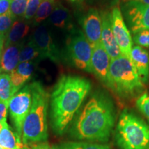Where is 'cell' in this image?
<instances>
[{
    "label": "cell",
    "mask_w": 149,
    "mask_h": 149,
    "mask_svg": "<svg viewBox=\"0 0 149 149\" xmlns=\"http://www.w3.org/2000/svg\"><path fill=\"white\" fill-rule=\"evenodd\" d=\"M116 120V111L109 95L97 92L91 96L74 120L70 135L79 140L106 142Z\"/></svg>",
    "instance_id": "6da1fadb"
},
{
    "label": "cell",
    "mask_w": 149,
    "mask_h": 149,
    "mask_svg": "<svg viewBox=\"0 0 149 149\" xmlns=\"http://www.w3.org/2000/svg\"><path fill=\"white\" fill-rule=\"evenodd\" d=\"M91 89L86 78L74 74L61 76L51 95V120L54 133L63 135Z\"/></svg>",
    "instance_id": "7a4b0ae2"
},
{
    "label": "cell",
    "mask_w": 149,
    "mask_h": 149,
    "mask_svg": "<svg viewBox=\"0 0 149 149\" xmlns=\"http://www.w3.org/2000/svg\"><path fill=\"white\" fill-rule=\"evenodd\" d=\"M32 103L22 128L23 144L46 141L48 138L47 114L49 95L42 83L31 84Z\"/></svg>",
    "instance_id": "3957f363"
},
{
    "label": "cell",
    "mask_w": 149,
    "mask_h": 149,
    "mask_svg": "<svg viewBox=\"0 0 149 149\" xmlns=\"http://www.w3.org/2000/svg\"><path fill=\"white\" fill-rule=\"evenodd\" d=\"M108 88L120 98L130 100L142 94L144 84L138 77L132 61L122 55L111 59Z\"/></svg>",
    "instance_id": "277c9868"
},
{
    "label": "cell",
    "mask_w": 149,
    "mask_h": 149,
    "mask_svg": "<svg viewBox=\"0 0 149 149\" xmlns=\"http://www.w3.org/2000/svg\"><path fill=\"white\" fill-rule=\"evenodd\" d=\"M115 141L120 149H147L149 126L133 113L124 109L117 124Z\"/></svg>",
    "instance_id": "5b68a950"
},
{
    "label": "cell",
    "mask_w": 149,
    "mask_h": 149,
    "mask_svg": "<svg viewBox=\"0 0 149 149\" xmlns=\"http://www.w3.org/2000/svg\"><path fill=\"white\" fill-rule=\"evenodd\" d=\"M93 47L83 31L75 29L68 32L65 46V59L72 66L92 73L91 56Z\"/></svg>",
    "instance_id": "8992f818"
},
{
    "label": "cell",
    "mask_w": 149,
    "mask_h": 149,
    "mask_svg": "<svg viewBox=\"0 0 149 149\" xmlns=\"http://www.w3.org/2000/svg\"><path fill=\"white\" fill-rule=\"evenodd\" d=\"M32 103L31 85H26L17 92L8 104L11 121L17 136L22 139V128Z\"/></svg>",
    "instance_id": "52a82bcc"
},
{
    "label": "cell",
    "mask_w": 149,
    "mask_h": 149,
    "mask_svg": "<svg viewBox=\"0 0 149 149\" xmlns=\"http://www.w3.org/2000/svg\"><path fill=\"white\" fill-rule=\"evenodd\" d=\"M121 8L124 21L132 34L149 30V5L130 0L124 1Z\"/></svg>",
    "instance_id": "ba28073f"
},
{
    "label": "cell",
    "mask_w": 149,
    "mask_h": 149,
    "mask_svg": "<svg viewBox=\"0 0 149 149\" xmlns=\"http://www.w3.org/2000/svg\"><path fill=\"white\" fill-rule=\"evenodd\" d=\"M111 13L112 30L117 45L122 55L130 60V53L133 42L130 31L123 17L122 11L118 6H115L112 8Z\"/></svg>",
    "instance_id": "9c48e42d"
},
{
    "label": "cell",
    "mask_w": 149,
    "mask_h": 149,
    "mask_svg": "<svg viewBox=\"0 0 149 149\" xmlns=\"http://www.w3.org/2000/svg\"><path fill=\"white\" fill-rule=\"evenodd\" d=\"M40 53L41 59H49L53 62L60 61L61 53L54 42L51 33L45 24L38 25L31 37Z\"/></svg>",
    "instance_id": "30bf717a"
},
{
    "label": "cell",
    "mask_w": 149,
    "mask_h": 149,
    "mask_svg": "<svg viewBox=\"0 0 149 149\" xmlns=\"http://www.w3.org/2000/svg\"><path fill=\"white\" fill-rule=\"evenodd\" d=\"M111 59L102 46L101 42L93 46L91 56V69L101 82L108 88L109 82V69Z\"/></svg>",
    "instance_id": "8fae6325"
},
{
    "label": "cell",
    "mask_w": 149,
    "mask_h": 149,
    "mask_svg": "<svg viewBox=\"0 0 149 149\" xmlns=\"http://www.w3.org/2000/svg\"><path fill=\"white\" fill-rule=\"evenodd\" d=\"M83 33L91 45L94 46L101 42L102 17L97 8L88 9L79 20Z\"/></svg>",
    "instance_id": "7c38bea8"
},
{
    "label": "cell",
    "mask_w": 149,
    "mask_h": 149,
    "mask_svg": "<svg viewBox=\"0 0 149 149\" xmlns=\"http://www.w3.org/2000/svg\"><path fill=\"white\" fill-rule=\"evenodd\" d=\"M102 34L101 43L109 54L111 59H114L122 55L121 51L115 40L112 30L111 13L105 10L101 13Z\"/></svg>",
    "instance_id": "4fadbf2b"
},
{
    "label": "cell",
    "mask_w": 149,
    "mask_h": 149,
    "mask_svg": "<svg viewBox=\"0 0 149 149\" xmlns=\"http://www.w3.org/2000/svg\"><path fill=\"white\" fill-rule=\"evenodd\" d=\"M130 60L135 66L138 77L144 84L149 81V53L141 46H133L130 53Z\"/></svg>",
    "instance_id": "5bb4252c"
},
{
    "label": "cell",
    "mask_w": 149,
    "mask_h": 149,
    "mask_svg": "<svg viewBox=\"0 0 149 149\" xmlns=\"http://www.w3.org/2000/svg\"><path fill=\"white\" fill-rule=\"evenodd\" d=\"M24 42L5 47L0 57V73L13 71L19 64V54Z\"/></svg>",
    "instance_id": "9a60e30c"
},
{
    "label": "cell",
    "mask_w": 149,
    "mask_h": 149,
    "mask_svg": "<svg viewBox=\"0 0 149 149\" xmlns=\"http://www.w3.org/2000/svg\"><path fill=\"white\" fill-rule=\"evenodd\" d=\"M49 21L54 26L68 32L74 29L70 10L58 0L55 1Z\"/></svg>",
    "instance_id": "2e32d148"
},
{
    "label": "cell",
    "mask_w": 149,
    "mask_h": 149,
    "mask_svg": "<svg viewBox=\"0 0 149 149\" xmlns=\"http://www.w3.org/2000/svg\"><path fill=\"white\" fill-rule=\"evenodd\" d=\"M37 61H24L19 63L13 71L10 72V77L13 86L18 91L30 79L36 67Z\"/></svg>",
    "instance_id": "e0dca14e"
},
{
    "label": "cell",
    "mask_w": 149,
    "mask_h": 149,
    "mask_svg": "<svg viewBox=\"0 0 149 149\" xmlns=\"http://www.w3.org/2000/svg\"><path fill=\"white\" fill-rule=\"evenodd\" d=\"M30 31V22L25 19H19L13 24L10 29L6 35L5 47L23 42Z\"/></svg>",
    "instance_id": "ac0fdd59"
},
{
    "label": "cell",
    "mask_w": 149,
    "mask_h": 149,
    "mask_svg": "<svg viewBox=\"0 0 149 149\" xmlns=\"http://www.w3.org/2000/svg\"><path fill=\"white\" fill-rule=\"evenodd\" d=\"M0 131V145L3 149H22L23 148L22 139L9 127L7 122L2 123Z\"/></svg>",
    "instance_id": "d6986e66"
},
{
    "label": "cell",
    "mask_w": 149,
    "mask_h": 149,
    "mask_svg": "<svg viewBox=\"0 0 149 149\" xmlns=\"http://www.w3.org/2000/svg\"><path fill=\"white\" fill-rule=\"evenodd\" d=\"M11 82L8 73L0 74V100L9 102L12 97L18 92Z\"/></svg>",
    "instance_id": "ffe728a7"
},
{
    "label": "cell",
    "mask_w": 149,
    "mask_h": 149,
    "mask_svg": "<svg viewBox=\"0 0 149 149\" xmlns=\"http://www.w3.org/2000/svg\"><path fill=\"white\" fill-rule=\"evenodd\" d=\"M55 149H112L109 145L90 142L66 141L53 145Z\"/></svg>",
    "instance_id": "44dd1931"
},
{
    "label": "cell",
    "mask_w": 149,
    "mask_h": 149,
    "mask_svg": "<svg viewBox=\"0 0 149 149\" xmlns=\"http://www.w3.org/2000/svg\"><path fill=\"white\" fill-rule=\"evenodd\" d=\"M41 59L40 53L34 42L31 39L26 44L24 43L19 54V63L35 61Z\"/></svg>",
    "instance_id": "7402d4cb"
},
{
    "label": "cell",
    "mask_w": 149,
    "mask_h": 149,
    "mask_svg": "<svg viewBox=\"0 0 149 149\" xmlns=\"http://www.w3.org/2000/svg\"><path fill=\"white\" fill-rule=\"evenodd\" d=\"M55 0H42L33 18V24L38 26L51 15L55 6Z\"/></svg>",
    "instance_id": "603a6c76"
},
{
    "label": "cell",
    "mask_w": 149,
    "mask_h": 149,
    "mask_svg": "<svg viewBox=\"0 0 149 149\" xmlns=\"http://www.w3.org/2000/svg\"><path fill=\"white\" fill-rule=\"evenodd\" d=\"M29 0H12L9 11L13 17L16 19L23 17L26 10Z\"/></svg>",
    "instance_id": "cb8c5ba5"
},
{
    "label": "cell",
    "mask_w": 149,
    "mask_h": 149,
    "mask_svg": "<svg viewBox=\"0 0 149 149\" xmlns=\"http://www.w3.org/2000/svg\"><path fill=\"white\" fill-rule=\"evenodd\" d=\"M15 21V19L11 15L10 11L0 15V33L6 36Z\"/></svg>",
    "instance_id": "d4e9b609"
},
{
    "label": "cell",
    "mask_w": 149,
    "mask_h": 149,
    "mask_svg": "<svg viewBox=\"0 0 149 149\" xmlns=\"http://www.w3.org/2000/svg\"><path fill=\"white\" fill-rule=\"evenodd\" d=\"M136 106L149 121V94L143 93L136 100Z\"/></svg>",
    "instance_id": "484cf974"
},
{
    "label": "cell",
    "mask_w": 149,
    "mask_h": 149,
    "mask_svg": "<svg viewBox=\"0 0 149 149\" xmlns=\"http://www.w3.org/2000/svg\"><path fill=\"white\" fill-rule=\"evenodd\" d=\"M133 40L137 46L149 48V30H145L134 34Z\"/></svg>",
    "instance_id": "4316f807"
},
{
    "label": "cell",
    "mask_w": 149,
    "mask_h": 149,
    "mask_svg": "<svg viewBox=\"0 0 149 149\" xmlns=\"http://www.w3.org/2000/svg\"><path fill=\"white\" fill-rule=\"evenodd\" d=\"M42 1V0H29L28 1L26 10L24 16V18L26 20L30 22V20L34 18Z\"/></svg>",
    "instance_id": "83f0119b"
},
{
    "label": "cell",
    "mask_w": 149,
    "mask_h": 149,
    "mask_svg": "<svg viewBox=\"0 0 149 149\" xmlns=\"http://www.w3.org/2000/svg\"><path fill=\"white\" fill-rule=\"evenodd\" d=\"M9 102H3L0 100V123L2 124L4 122H6L7 111L8 109Z\"/></svg>",
    "instance_id": "f1b7e54d"
},
{
    "label": "cell",
    "mask_w": 149,
    "mask_h": 149,
    "mask_svg": "<svg viewBox=\"0 0 149 149\" xmlns=\"http://www.w3.org/2000/svg\"><path fill=\"white\" fill-rule=\"evenodd\" d=\"M30 146H31V149H55L53 145H50L46 141L33 143V144H30Z\"/></svg>",
    "instance_id": "f546056e"
},
{
    "label": "cell",
    "mask_w": 149,
    "mask_h": 149,
    "mask_svg": "<svg viewBox=\"0 0 149 149\" xmlns=\"http://www.w3.org/2000/svg\"><path fill=\"white\" fill-rule=\"evenodd\" d=\"M11 1L12 0H0V15L9 11Z\"/></svg>",
    "instance_id": "4dcf8cb0"
},
{
    "label": "cell",
    "mask_w": 149,
    "mask_h": 149,
    "mask_svg": "<svg viewBox=\"0 0 149 149\" xmlns=\"http://www.w3.org/2000/svg\"><path fill=\"white\" fill-rule=\"evenodd\" d=\"M5 35L0 33V51H2L3 44H4L5 41Z\"/></svg>",
    "instance_id": "1f68e13d"
},
{
    "label": "cell",
    "mask_w": 149,
    "mask_h": 149,
    "mask_svg": "<svg viewBox=\"0 0 149 149\" xmlns=\"http://www.w3.org/2000/svg\"><path fill=\"white\" fill-rule=\"evenodd\" d=\"M123 1H130V0H123ZM132 1H138V2L144 3V4L149 5V0H132Z\"/></svg>",
    "instance_id": "d6a6232c"
},
{
    "label": "cell",
    "mask_w": 149,
    "mask_h": 149,
    "mask_svg": "<svg viewBox=\"0 0 149 149\" xmlns=\"http://www.w3.org/2000/svg\"><path fill=\"white\" fill-rule=\"evenodd\" d=\"M70 1H71V2H77V1H79L80 0H69Z\"/></svg>",
    "instance_id": "836d02e7"
},
{
    "label": "cell",
    "mask_w": 149,
    "mask_h": 149,
    "mask_svg": "<svg viewBox=\"0 0 149 149\" xmlns=\"http://www.w3.org/2000/svg\"><path fill=\"white\" fill-rule=\"evenodd\" d=\"M22 149H31V148H29V147H25V146H24L23 148H22Z\"/></svg>",
    "instance_id": "e575fe53"
},
{
    "label": "cell",
    "mask_w": 149,
    "mask_h": 149,
    "mask_svg": "<svg viewBox=\"0 0 149 149\" xmlns=\"http://www.w3.org/2000/svg\"><path fill=\"white\" fill-rule=\"evenodd\" d=\"M1 128H2V124H1V123H0V131H1Z\"/></svg>",
    "instance_id": "d590c367"
},
{
    "label": "cell",
    "mask_w": 149,
    "mask_h": 149,
    "mask_svg": "<svg viewBox=\"0 0 149 149\" xmlns=\"http://www.w3.org/2000/svg\"><path fill=\"white\" fill-rule=\"evenodd\" d=\"M117 1V0H111V1H112V2H113V3H115Z\"/></svg>",
    "instance_id": "8d00e7d4"
},
{
    "label": "cell",
    "mask_w": 149,
    "mask_h": 149,
    "mask_svg": "<svg viewBox=\"0 0 149 149\" xmlns=\"http://www.w3.org/2000/svg\"><path fill=\"white\" fill-rule=\"evenodd\" d=\"M1 51H0V57H1Z\"/></svg>",
    "instance_id": "74e56055"
},
{
    "label": "cell",
    "mask_w": 149,
    "mask_h": 149,
    "mask_svg": "<svg viewBox=\"0 0 149 149\" xmlns=\"http://www.w3.org/2000/svg\"><path fill=\"white\" fill-rule=\"evenodd\" d=\"M0 149H3V148H2V147H1V145H0Z\"/></svg>",
    "instance_id": "f35d334b"
},
{
    "label": "cell",
    "mask_w": 149,
    "mask_h": 149,
    "mask_svg": "<svg viewBox=\"0 0 149 149\" xmlns=\"http://www.w3.org/2000/svg\"><path fill=\"white\" fill-rule=\"evenodd\" d=\"M147 149H149V147H148V148H147Z\"/></svg>",
    "instance_id": "ab89813d"
}]
</instances>
